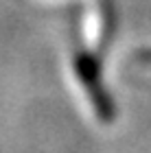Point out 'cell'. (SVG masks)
I'll list each match as a JSON object with an SVG mask.
<instances>
[{
    "instance_id": "cell-1",
    "label": "cell",
    "mask_w": 151,
    "mask_h": 153,
    "mask_svg": "<svg viewBox=\"0 0 151 153\" xmlns=\"http://www.w3.org/2000/svg\"><path fill=\"white\" fill-rule=\"evenodd\" d=\"M74 72H77L79 81L86 85L88 94H90L92 107L101 120H112L114 118V105L109 101V96L105 92V88L101 85V76H99V64L90 53H79L74 59Z\"/></svg>"
}]
</instances>
